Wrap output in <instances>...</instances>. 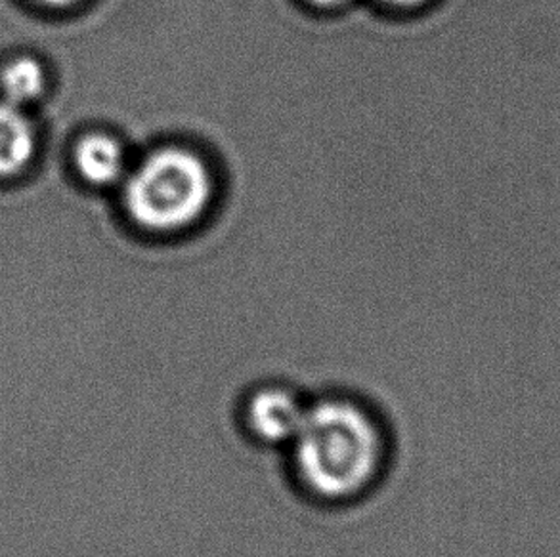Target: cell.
Segmentation results:
<instances>
[{
	"label": "cell",
	"mask_w": 560,
	"mask_h": 557,
	"mask_svg": "<svg viewBox=\"0 0 560 557\" xmlns=\"http://www.w3.org/2000/svg\"><path fill=\"white\" fill-rule=\"evenodd\" d=\"M281 457L299 497L345 510L385 485L394 460L393 429L370 398L331 388L312 393L303 424Z\"/></svg>",
	"instance_id": "obj_1"
},
{
	"label": "cell",
	"mask_w": 560,
	"mask_h": 557,
	"mask_svg": "<svg viewBox=\"0 0 560 557\" xmlns=\"http://www.w3.org/2000/svg\"><path fill=\"white\" fill-rule=\"evenodd\" d=\"M115 193L130 234L148 241H178L214 216L222 201V174L201 145L165 138L135 155Z\"/></svg>",
	"instance_id": "obj_2"
},
{
	"label": "cell",
	"mask_w": 560,
	"mask_h": 557,
	"mask_svg": "<svg viewBox=\"0 0 560 557\" xmlns=\"http://www.w3.org/2000/svg\"><path fill=\"white\" fill-rule=\"evenodd\" d=\"M312 393L291 380L265 378L243 390L235 403V428L260 451L283 452L303 424Z\"/></svg>",
	"instance_id": "obj_3"
},
{
	"label": "cell",
	"mask_w": 560,
	"mask_h": 557,
	"mask_svg": "<svg viewBox=\"0 0 560 557\" xmlns=\"http://www.w3.org/2000/svg\"><path fill=\"white\" fill-rule=\"evenodd\" d=\"M132 145L109 127H86L71 137L66 151L69 170L89 193L117 191L135 161Z\"/></svg>",
	"instance_id": "obj_4"
},
{
	"label": "cell",
	"mask_w": 560,
	"mask_h": 557,
	"mask_svg": "<svg viewBox=\"0 0 560 557\" xmlns=\"http://www.w3.org/2000/svg\"><path fill=\"white\" fill-rule=\"evenodd\" d=\"M43 155V129L31 109L0 98V186L35 173Z\"/></svg>",
	"instance_id": "obj_5"
},
{
	"label": "cell",
	"mask_w": 560,
	"mask_h": 557,
	"mask_svg": "<svg viewBox=\"0 0 560 557\" xmlns=\"http://www.w3.org/2000/svg\"><path fill=\"white\" fill-rule=\"evenodd\" d=\"M54 86L52 66L33 50H14L0 60V98L14 106H43Z\"/></svg>",
	"instance_id": "obj_6"
},
{
	"label": "cell",
	"mask_w": 560,
	"mask_h": 557,
	"mask_svg": "<svg viewBox=\"0 0 560 557\" xmlns=\"http://www.w3.org/2000/svg\"><path fill=\"white\" fill-rule=\"evenodd\" d=\"M373 8L390 15H400V17H411L431 10L440 0H368Z\"/></svg>",
	"instance_id": "obj_7"
},
{
	"label": "cell",
	"mask_w": 560,
	"mask_h": 557,
	"mask_svg": "<svg viewBox=\"0 0 560 557\" xmlns=\"http://www.w3.org/2000/svg\"><path fill=\"white\" fill-rule=\"evenodd\" d=\"M92 0H23L25 7L35 8L38 14L71 15L89 7Z\"/></svg>",
	"instance_id": "obj_8"
},
{
	"label": "cell",
	"mask_w": 560,
	"mask_h": 557,
	"mask_svg": "<svg viewBox=\"0 0 560 557\" xmlns=\"http://www.w3.org/2000/svg\"><path fill=\"white\" fill-rule=\"evenodd\" d=\"M299 7L316 15H337L347 8L354 7L358 0H295Z\"/></svg>",
	"instance_id": "obj_9"
},
{
	"label": "cell",
	"mask_w": 560,
	"mask_h": 557,
	"mask_svg": "<svg viewBox=\"0 0 560 557\" xmlns=\"http://www.w3.org/2000/svg\"><path fill=\"white\" fill-rule=\"evenodd\" d=\"M285 25H288V23H285ZM291 29H293V27H291ZM280 40H295V43H304V45L312 46L311 50H318V48H316V45H319V43H314V40L304 37V35H301V33H296V31H291V33H288V35H280ZM247 63H249V61H247ZM247 63H245V66H247ZM245 66H242V68L237 69V71H234L232 75L228 76L226 98H230V96H232V94H235V92H240V76H242V69L245 68Z\"/></svg>",
	"instance_id": "obj_10"
}]
</instances>
